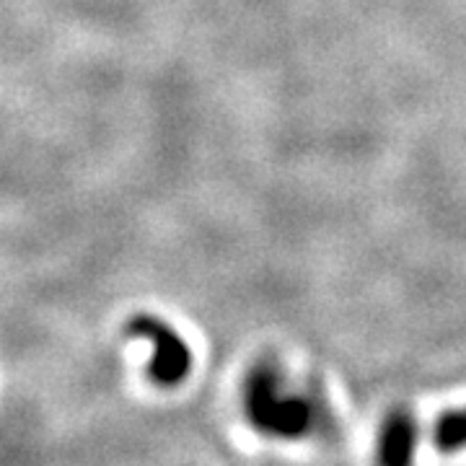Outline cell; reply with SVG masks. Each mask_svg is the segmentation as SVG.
I'll return each instance as SVG.
<instances>
[{
    "instance_id": "1",
    "label": "cell",
    "mask_w": 466,
    "mask_h": 466,
    "mask_svg": "<svg viewBox=\"0 0 466 466\" xmlns=\"http://www.w3.org/2000/svg\"><path fill=\"white\" fill-rule=\"evenodd\" d=\"M275 368L254 366L244 381V412L262 433L275 438H300L311 428V407L300 397H280Z\"/></svg>"
},
{
    "instance_id": "2",
    "label": "cell",
    "mask_w": 466,
    "mask_h": 466,
    "mask_svg": "<svg viewBox=\"0 0 466 466\" xmlns=\"http://www.w3.org/2000/svg\"><path fill=\"white\" fill-rule=\"evenodd\" d=\"M127 334L150 339L153 348H156L148 366L150 381L158 383V386H179L189 376V370H192V350L187 348V342H184L182 337L174 332L171 327H167L164 321L140 314V317L130 319Z\"/></svg>"
},
{
    "instance_id": "3",
    "label": "cell",
    "mask_w": 466,
    "mask_h": 466,
    "mask_svg": "<svg viewBox=\"0 0 466 466\" xmlns=\"http://www.w3.org/2000/svg\"><path fill=\"white\" fill-rule=\"evenodd\" d=\"M417 449V425L407 410L386 417L379 438V466H412Z\"/></svg>"
},
{
    "instance_id": "4",
    "label": "cell",
    "mask_w": 466,
    "mask_h": 466,
    "mask_svg": "<svg viewBox=\"0 0 466 466\" xmlns=\"http://www.w3.org/2000/svg\"><path fill=\"white\" fill-rule=\"evenodd\" d=\"M433 443L446 453L466 449V407L464 410H449L438 417L433 428Z\"/></svg>"
}]
</instances>
